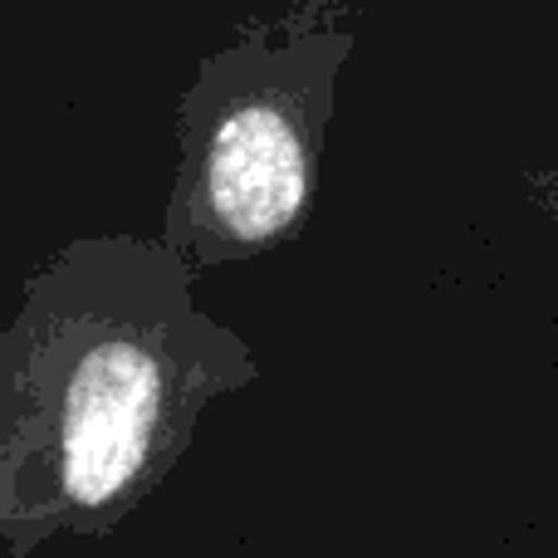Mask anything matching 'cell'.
I'll use <instances>...</instances> for the list:
<instances>
[{
  "mask_svg": "<svg viewBox=\"0 0 558 558\" xmlns=\"http://www.w3.org/2000/svg\"><path fill=\"white\" fill-rule=\"evenodd\" d=\"M29 416L15 451L5 558L59 534H113L186 456L206 407L260 377L235 328L196 304V270L162 235H78L25 275Z\"/></svg>",
  "mask_w": 558,
  "mask_h": 558,
  "instance_id": "obj_1",
  "label": "cell"
},
{
  "mask_svg": "<svg viewBox=\"0 0 558 558\" xmlns=\"http://www.w3.org/2000/svg\"><path fill=\"white\" fill-rule=\"evenodd\" d=\"M353 45L348 0H294L202 59L177 104V177L162 216V245L192 270L299 241Z\"/></svg>",
  "mask_w": 558,
  "mask_h": 558,
  "instance_id": "obj_2",
  "label": "cell"
},
{
  "mask_svg": "<svg viewBox=\"0 0 558 558\" xmlns=\"http://www.w3.org/2000/svg\"><path fill=\"white\" fill-rule=\"evenodd\" d=\"M25 416H29V397H25V367H20V333L0 328V530H5L10 514V485H15V451Z\"/></svg>",
  "mask_w": 558,
  "mask_h": 558,
  "instance_id": "obj_3",
  "label": "cell"
},
{
  "mask_svg": "<svg viewBox=\"0 0 558 558\" xmlns=\"http://www.w3.org/2000/svg\"><path fill=\"white\" fill-rule=\"evenodd\" d=\"M534 202L544 206V211H554L558 216V177H534Z\"/></svg>",
  "mask_w": 558,
  "mask_h": 558,
  "instance_id": "obj_4",
  "label": "cell"
}]
</instances>
